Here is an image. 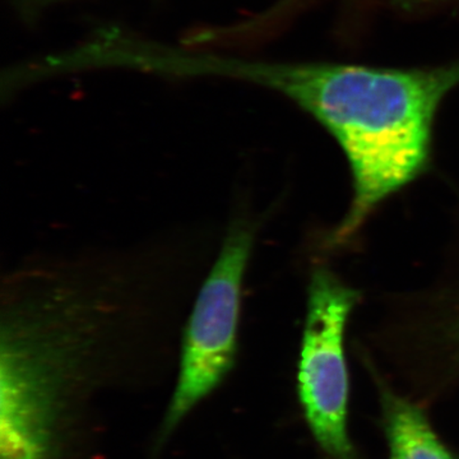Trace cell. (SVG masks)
<instances>
[{"mask_svg":"<svg viewBox=\"0 0 459 459\" xmlns=\"http://www.w3.org/2000/svg\"><path fill=\"white\" fill-rule=\"evenodd\" d=\"M386 2L407 13H413V12L419 13V12L459 5V0H386Z\"/></svg>","mask_w":459,"mask_h":459,"instance_id":"cell-8","label":"cell"},{"mask_svg":"<svg viewBox=\"0 0 459 459\" xmlns=\"http://www.w3.org/2000/svg\"><path fill=\"white\" fill-rule=\"evenodd\" d=\"M56 276L12 281L2 314L0 400L44 424L57 422L66 392L126 316L115 287Z\"/></svg>","mask_w":459,"mask_h":459,"instance_id":"cell-2","label":"cell"},{"mask_svg":"<svg viewBox=\"0 0 459 459\" xmlns=\"http://www.w3.org/2000/svg\"><path fill=\"white\" fill-rule=\"evenodd\" d=\"M310 0H280L277 4L268 9L264 13L259 14L255 20L247 21L243 25L237 26V29L229 30V31H217L214 33L217 40H222V39H232L237 36H255V33L263 31V30L268 29V27L276 26V22L282 20L296 9L303 7Z\"/></svg>","mask_w":459,"mask_h":459,"instance_id":"cell-7","label":"cell"},{"mask_svg":"<svg viewBox=\"0 0 459 459\" xmlns=\"http://www.w3.org/2000/svg\"><path fill=\"white\" fill-rule=\"evenodd\" d=\"M255 234V222L246 214L232 217L229 223L221 249L184 327L178 382L157 430L155 452L234 368L241 291Z\"/></svg>","mask_w":459,"mask_h":459,"instance_id":"cell-3","label":"cell"},{"mask_svg":"<svg viewBox=\"0 0 459 459\" xmlns=\"http://www.w3.org/2000/svg\"><path fill=\"white\" fill-rule=\"evenodd\" d=\"M360 292L325 267L307 287L298 391L316 442L332 459H356L349 430V370L344 334Z\"/></svg>","mask_w":459,"mask_h":459,"instance_id":"cell-4","label":"cell"},{"mask_svg":"<svg viewBox=\"0 0 459 459\" xmlns=\"http://www.w3.org/2000/svg\"><path fill=\"white\" fill-rule=\"evenodd\" d=\"M190 77H223L285 96L342 148L353 197L332 244L347 243L377 204L427 170L433 126L444 99L459 86V60L391 68L331 62H262L193 53Z\"/></svg>","mask_w":459,"mask_h":459,"instance_id":"cell-1","label":"cell"},{"mask_svg":"<svg viewBox=\"0 0 459 459\" xmlns=\"http://www.w3.org/2000/svg\"><path fill=\"white\" fill-rule=\"evenodd\" d=\"M424 305L430 340L459 360V237L440 277L425 290Z\"/></svg>","mask_w":459,"mask_h":459,"instance_id":"cell-6","label":"cell"},{"mask_svg":"<svg viewBox=\"0 0 459 459\" xmlns=\"http://www.w3.org/2000/svg\"><path fill=\"white\" fill-rule=\"evenodd\" d=\"M31 2H35V3H47V2H53V0H31Z\"/></svg>","mask_w":459,"mask_h":459,"instance_id":"cell-9","label":"cell"},{"mask_svg":"<svg viewBox=\"0 0 459 459\" xmlns=\"http://www.w3.org/2000/svg\"><path fill=\"white\" fill-rule=\"evenodd\" d=\"M391 459H457L434 433L424 411L379 382Z\"/></svg>","mask_w":459,"mask_h":459,"instance_id":"cell-5","label":"cell"}]
</instances>
